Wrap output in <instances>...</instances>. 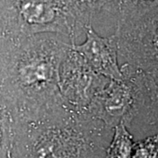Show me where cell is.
Returning <instances> with one entry per match:
<instances>
[{
  "label": "cell",
  "instance_id": "1",
  "mask_svg": "<svg viewBox=\"0 0 158 158\" xmlns=\"http://www.w3.org/2000/svg\"><path fill=\"white\" fill-rule=\"evenodd\" d=\"M71 42L55 34H36L8 48L0 76V94L18 118L34 116L64 102L60 69Z\"/></svg>",
  "mask_w": 158,
  "mask_h": 158
},
{
  "label": "cell",
  "instance_id": "2",
  "mask_svg": "<svg viewBox=\"0 0 158 158\" xmlns=\"http://www.w3.org/2000/svg\"><path fill=\"white\" fill-rule=\"evenodd\" d=\"M22 158H106L113 130L64 102L17 118Z\"/></svg>",
  "mask_w": 158,
  "mask_h": 158
},
{
  "label": "cell",
  "instance_id": "3",
  "mask_svg": "<svg viewBox=\"0 0 158 158\" xmlns=\"http://www.w3.org/2000/svg\"><path fill=\"white\" fill-rule=\"evenodd\" d=\"M114 34L120 70L135 98V118L158 125V1L119 21Z\"/></svg>",
  "mask_w": 158,
  "mask_h": 158
},
{
  "label": "cell",
  "instance_id": "4",
  "mask_svg": "<svg viewBox=\"0 0 158 158\" xmlns=\"http://www.w3.org/2000/svg\"><path fill=\"white\" fill-rule=\"evenodd\" d=\"M88 25L76 0H0V34L7 48L41 34L76 43Z\"/></svg>",
  "mask_w": 158,
  "mask_h": 158
},
{
  "label": "cell",
  "instance_id": "5",
  "mask_svg": "<svg viewBox=\"0 0 158 158\" xmlns=\"http://www.w3.org/2000/svg\"><path fill=\"white\" fill-rule=\"evenodd\" d=\"M108 80L95 72L70 47L60 69V90L67 106L87 113L91 100Z\"/></svg>",
  "mask_w": 158,
  "mask_h": 158
},
{
  "label": "cell",
  "instance_id": "6",
  "mask_svg": "<svg viewBox=\"0 0 158 158\" xmlns=\"http://www.w3.org/2000/svg\"><path fill=\"white\" fill-rule=\"evenodd\" d=\"M87 114L112 129L121 122L130 124L135 116V98L129 83L109 79L91 100Z\"/></svg>",
  "mask_w": 158,
  "mask_h": 158
},
{
  "label": "cell",
  "instance_id": "7",
  "mask_svg": "<svg viewBox=\"0 0 158 158\" xmlns=\"http://www.w3.org/2000/svg\"><path fill=\"white\" fill-rule=\"evenodd\" d=\"M85 34V41L81 44L72 43V48L95 72L108 79L123 81L124 77L118 63L116 34L113 33L108 37H103L91 25L86 27Z\"/></svg>",
  "mask_w": 158,
  "mask_h": 158
},
{
  "label": "cell",
  "instance_id": "8",
  "mask_svg": "<svg viewBox=\"0 0 158 158\" xmlns=\"http://www.w3.org/2000/svg\"><path fill=\"white\" fill-rule=\"evenodd\" d=\"M76 2L93 28L95 26L105 31L116 30L119 21L118 0H76Z\"/></svg>",
  "mask_w": 158,
  "mask_h": 158
},
{
  "label": "cell",
  "instance_id": "9",
  "mask_svg": "<svg viewBox=\"0 0 158 158\" xmlns=\"http://www.w3.org/2000/svg\"><path fill=\"white\" fill-rule=\"evenodd\" d=\"M133 137L124 122L114 127V135L108 145L106 158H131L133 151Z\"/></svg>",
  "mask_w": 158,
  "mask_h": 158
},
{
  "label": "cell",
  "instance_id": "10",
  "mask_svg": "<svg viewBox=\"0 0 158 158\" xmlns=\"http://www.w3.org/2000/svg\"><path fill=\"white\" fill-rule=\"evenodd\" d=\"M156 1L158 0H118L119 21L146 11Z\"/></svg>",
  "mask_w": 158,
  "mask_h": 158
},
{
  "label": "cell",
  "instance_id": "11",
  "mask_svg": "<svg viewBox=\"0 0 158 158\" xmlns=\"http://www.w3.org/2000/svg\"><path fill=\"white\" fill-rule=\"evenodd\" d=\"M131 158H158V135L134 143Z\"/></svg>",
  "mask_w": 158,
  "mask_h": 158
},
{
  "label": "cell",
  "instance_id": "12",
  "mask_svg": "<svg viewBox=\"0 0 158 158\" xmlns=\"http://www.w3.org/2000/svg\"><path fill=\"white\" fill-rule=\"evenodd\" d=\"M6 56H7V49L3 42V40L1 38V34H0V76H1L3 69L5 67Z\"/></svg>",
  "mask_w": 158,
  "mask_h": 158
}]
</instances>
